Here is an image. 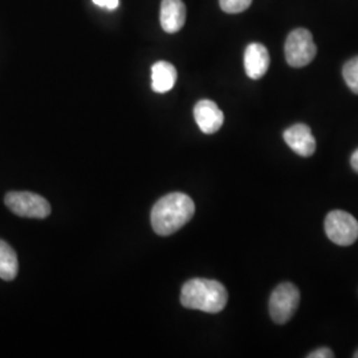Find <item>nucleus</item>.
Returning <instances> with one entry per match:
<instances>
[{
	"label": "nucleus",
	"mask_w": 358,
	"mask_h": 358,
	"mask_svg": "<svg viewBox=\"0 0 358 358\" xmlns=\"http://www.w3.org/2000/svg\"><path fill=\"white\" fill-rule=\"evenodd\" d=\"M195 205L183 192H171L162 196L152 210V227L161 236L180 230L194 217Z\"/></svg>",
	"instance_id": "obj_1"
},
{
	"label": "nucleus",
	"mask_w": 358,
	"mask_h": 358,
	"mask_svg": "<svg viewBox=\"0 0 358 358\" xmlns=\"http://www.w3.org/2000/svg\"><path fill=\"white\" fill-rule=\"evenodd\" d=\"M229 294L222 282L210 279H192L183 284L180 304L206 313H219L227 306Z\"/></svg>",
	"instance_id": "obj_2"
},
{
	"label": "nucleus",
	"mask_w": 358,
	"mask_h": 358,
	"mask_svg": "<svg viewBox=\"0 0 358 358\" xmlns=\"http://www.w3.org/2000/svg\"><path fill=\"white\" fill-rule=\"evenodd\" d=\"M284 51L288 64L294 68H303L313 62L317 53V47L308 29L297 28L288 35Z\"/></svg>",
	"instance_id": "obj_3"
},
{
	"label": "nucleus",
	"mask_w": 358,
	"mask_h": 358,
	"mask_svg": "<svg viewBox=\"0 0 358 358\" xmlns=\"http://www.w3.org/2000/svg\"><path fill=\"white\" fill-rule=\"evenodd\" d=\"M300 303V292L292 282L279 284L269 297V315L276 324H287L292 319Z\"/></svg>",
	"instance_id": "obj_4"
},
{
	"label": "nucleus",
	"mask_w": 358,
	"mask_h": 358,
	"mask_svg": "<svg viewBox=\"0 0 358 358\" xmlns=\"http://www.w3.org/2000/svg\"><path fill=\"white\" fill-rule=\"evenodd\" d=\"M6 206L19 217L44 219L51 214L50 202L38 194L29 192H8L4 198Z\"/></svg>",
	"instance_id": "obj_5"
},
{
	"label": "nucleus",
	"mask_w": 358,
	"mask_h": 358,
	"mask_svg": "<svg viewBox=\"0 0 358 358\" xmlns=\"http://www.w3.org/2000/svg\"><path fill=\"white\" fill-rule=\"evenodd\" d=\"M325 234L337 245L348 247L358 239V222L352 214L334 210L325 217Z\"/></svg>",
	"instance_id": "obj_6"
},
{
	"label": "nucleus",
	"mask_w": 358,
	"mask_h": 358,
	"mask_svg": "<svg viewBox=\"0 0 358 358\" xmlns=\"http://www.w3.org/2000/svg\"><path fill=\"white\" fill-rule=\"evenodd\" d=\"M284 141L301 157H310L316 152V140L306 124H296L282 133Z\"/></svg>",
	"instance_id": "obj_7"
},
{
	"label": "nucleus",
	"mask_w": 358,
	"mask_h": 358,
	"mask_svg": "<svg viewBox=\"0 0 358 358\" xmlns=\"http://www.w3.org/2000/svg\"><path fill=\"white\" fill-rule=\"evenodd\" d=\"M196 125L205 134H214L222 128L224 115L217 103L211 100H201L194 108Z\"/></svg>",
	"instance_id": "obj_8"
},
{
	"label": "nucleus",
	"mask_w": 358,
	"mask_h": 358,
	"mask_svg": "<svg viewBox=\"0 0 358 358\" xmlns=\"http://www.w3.org/2000/svg\"><path fill=\"white\" fill-rule=\"evenodd\" d=\"M268 50L260 43H251L244 52V69L247 76L259 80L267 73L269 68Z\"/></svg>",
	"instance_id": "obj_9"
},
{
	"label": "nucleus",
	"mask_w": 358,
	"mask_h": 358,
	"mask_svg": "<svg viewBox=\"0 0 358 358\" xmlns=\"http://www.w3.org/2000/svg\"><path fill=\"white\" fill-rule=\"evenodd\" d=\"M186 22V6L182 0H162L161 27L167 34H176Z\"/></svg>",
	"instance_id": "obj_10"
},
{
	"label": "nucleus",
	"mask_w": 358,
	"mask_h": 358,
	"mask_svg": "<svg viewBox=\"0 0 358 358\" xmlns=\"http://www.w3.org/2000/svg\"><path fill=\"white\" fill-rule=\"evenodd\" d=\"M177 83V69L167 62H158L152 66V90L155 93H166Z\"/></svg>",
	"instance_id": "obj_11"
},
{
	"label": "nucleus",
	"mask_w": 358,
	"mask_h": 358,
	"mask_svg": "<svg viewBox=\"0 0 358 358\" xmlns=\"http://www.w3.org/2000/svg\"><path fill=\"white\" fill-rule=\"evenodd\" d=\"M19 271L17 255L13 247L4 241H0V279L11 282Z\"/></svg>",
	"instance_id": "obj_12"
},
{
	"label": "nucleus",
	"mask_w": 358,
	"mask_h": 358,
	"mask_svg": "<svg viewBox=\"0 0 358 358\" xmlns=\"http://www.w3.org/2000/svg\"><path fill=\"white\" fill-rule=\"evenodd\" d=\"M343 76L346 85L353 93L358 94V56L350 59L343 68Z\"/></svg>",
	"instance_id": "obj_13"
},
{
	"label": "nucleus",
	"mask_w": 358,
	"mask_h": 358,
	"mask_svg": "<svg viewBox=\"0 0 358 358\" xmlns=\"http://www.w3.org/2000/svg\"><path fill=\"white\" fill-rule=\"evenodd\" d=\"M252 0H219L220 8L227 13H241L251 6Z\"/></svg>",
	"instance_id": "obj_14"
},
{
	"label": "nucleus",
	"mask_w": 358,
	"mask_h": 358,
	"mask_svg": "<svg viewBox=\"0 0 358 358\" xmlns=\"http://www.w3.org/2000/svg\"><path fill=\"white\" fill-rule=\"evenodd\" d=\"M334 357V353L329 348H319L313 350L312 353L308 355V358H332Z\"/></svg>",
	"instance_id": "obj_15"
},
{
	"label": "nucleus",
	"mask_w": 358,
	"mask_h": 358,
	"mask_svg": "<svg viewBox=\"0 0 358 358\" xmlns=\"http://www.w3.org/2000/svg\"><path fill=\"white\" fill-rule=\"evenodd\" d=\"M96 6L103 7L106 10H115L120 4V0H92Z\"/></svg>",
	"instance_id": "obj_16"
},
{
	"label": "nucleus",
	"mask_w": 358,
	"mask_h": 358,
	"mask_svg": "<svg viewBox=\"0 0 358 358\" xmlns=\"http://www.w3.org/2000/svg\"><path fill=\"white\" fill-rule=\"evenodd\" d=\"M350 165H352V169L358 173V149L355 152V153L352 154V157H350Z\"/></svg>",
	"instance_id": "obj_17"
},
{
	"label": "nucleus",
	"mask_w": 358,
	"mask_h": 358,
	"mask_svg": "<svg viewBox=\"0 0 358 358\" xmlns=\"http://www.w3.org/2000/svg\"><path fill=\"white\" fill-rule=\"evenodd\" d=\"M353 357L358 358V350H356V353H355V355H353Z\"/></svg>",
	"instance_id": "obj_18"
}]
</instances>
